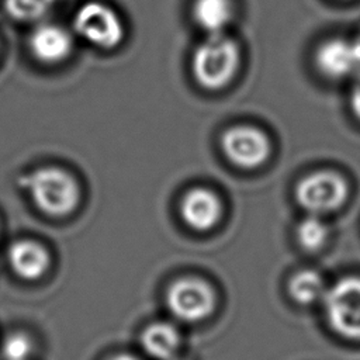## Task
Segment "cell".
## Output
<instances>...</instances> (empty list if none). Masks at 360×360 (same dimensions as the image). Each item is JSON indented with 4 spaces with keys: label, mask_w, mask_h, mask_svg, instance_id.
Returning <instances> with one entry per match:
<instances>
[{
    "label": "cell",
    "mask_w": 360,
    "mask_h": 360,
    "mask_svg": "<svg viewBox=\"0 0 360 360\" xmlns=\"http://www.w3.org/2000/svg\"><path fill=\"white\" fill-rule=\"evenodd\" d=\"M34 205L49 217L70 214L79 200L80 190L75 177L58 166H41L18 180Z\"/></svg>",
    "instance_id": "obj_1"
},
{
    "label": "cell",
    "mask_w": 360,
    "mask_h": 360,
    "mask_svg": "<svg viewBox=\"0 0 360 360\" xmlns=\"http://www.w3.org/2000/svg\"><path fill=\"white\" fill-rule=\"evenodd\" d=\"M239 46L228 35H208L193 53L191 69L197 83L217 90L228 84L239 68Z\"/></svg>",
    "instance_id": "obj_2"
},
{
    "label": "cell",
    "mask_w": 360,
    "mask_h": 360,
    "mask_svg": "<svg viewBox=\"0 0 360 360\" xmlns=\"http://www.w3.org/2000/svg\"><path fill=\"white\" fill-rule=\"evenodd\" d=\"M72 25L82 39L103 49L117 46L124 37L120 15L114 8L100 1L82 4L73 15Z\"/></svg>",
    "instance_id": "obj_3"
},
{
    "label": "cell",
    "mask_w": 360,
    "mask_h": 360,
    "mask_svg": "<svg viewBox=\"0 0 360 360\" xmlns=\"http://www.w3.org/2000/svg\"><path fill=\"white\" fill-rule=\"evenodd\" d=\"M329 325L339 335L360 339V277H346L335 283L323 295Z\"/></svg>",
    "instance_id": "obj_4"
},
{
    "label": "cell",
    "mask_w": 360,
    "mask_h": 360,
    "mask_svg": "<svg viewBox=\"0 0 360 360\" xmlns=\"http://www.w3.org/2000/svg\"><path fill=\"white\" fill-rule=\"evenodd\" d=\"M346 180L329 170L311 173L301 179L295 187L298 204L308 212L318 215L338 210L347 197Z\"/></svg>",
    "instance_id": "obj_5"
},
{
    "label": "cell",
    "mask_w": 360,
    "mask_h": 360,
    "mask_svg": "<svg viewBox=\"0 0 360 360\" xmlns=\"http://www.w3.org/2000/svg\"><path fill=\"white\" fill-rule=\"evenodd\" d=\"M166 304L173 316L183 322L205 319L215 308L212 288L198 278H181L166 294Z\"/></svg>",
    "instance_id": "obj_6"
},
{
    "label": "cell",
    "mask_w": 360,
    "mask_h": 360,
    "mask_svg": "<svg viewBox=\"0 0 360 360\" xmlns=\"http://www.w3.org/2000/svg\"><path fill=\"white\" fill-rule=\"evenodd\" d=\"M221 148L229 162L243 169L257 167L270 155V141L259 128L235 125L221 136Z\"/></svg>",
    "instance_id": "obj_7"
},
{
    "label": "cell",
    "mask_w": 360,
    "mask_h": 360,
    "mask_svg": "<svg viewBox=\"0 0 360 360\" xmlns=\"http://www.w3.org/2000/svg\"><path fill=\"white\" fill-rule=\"evenodd\" d=\"M318 70L329 79H346L360 73V44L356 38L335 37L322 42L315 52Z\"/></svg>",
    "instance_id": "obj_8"
},
{
    "label": "cell",
    "mask_w": 360,
    "mask_h": 360,
    "mask_svg": "<svg viewBox=\"0 0 360 360\" xmlns=\"http://www.w3.org/2000/svg\"><path fill=\"white\" fill-rule=\"evenodd\" d=\"M27 45L35 60L44 65H56L70 55L73 39L65 27L42 22L32 28Z\"/></svg>",
    "instance_id": "obj_9"
},
{
    "label": "cell",
    "mask_w": 360,
    "mask_h": 360,
    "mask_svg": "<svg viewBox=\"0 0 360 360\" xmlns=\"http://www.w3.org/2000/svg\"><path fill=\"white\" fill-rule=\"evenodd\" d=\"M180 210L188 226L195 231H208L221 217V201L214 191L195 187L186 193Z\"/></svg>",
    "instance_id": "obj_10"
},
{
    "label": "cell",
    "mask_w": 360,
    "mask_h": 360,
    "mask_svg": "<svg viewBox=\"0 0 360 360\" xmlns=\"http://www.w3.org/2000/svg\"><path fill=\"white\" fill-rule=\"evenodd\" d=\"M8 263L24 280H37L48 270L49 255L44 246L32 240H18L8 248Z\"/></svg>",
    "instance_id": "obj_11"
},
{
    "label": "cell",
    "mask_w": 360,
    "mask_h": 360,
    "mask_svg": "<svg viewBox=\"0 0 360 360\" xmlns=\"http://www.w3.org/2000/svg\"><path fill=\"white\" fill-rule=\"evenodd\" d=\"M143 350L156 360H169L176 356L180 346V333L172 323L155 322L141 335Z\"/></svg>",
    "instance_id": "obj_12"
},
{
    "label": "cell",
    "mask_w": 360,
    "mask_h": 360,
    "mask_svg": "<svg viewBox=\"0 0 360 360\" xmlns=\"http://www.w3.org/2000/svg\"><path fill=\"white\" fill-rule=\"evenodd\" d=\"M193 18L208 35L222 34L233 18V4L231 0H195Z\"/></svg>",
    "instance_id": "obj_13"
},
{
    "label": "cell",
    "mask_w": 360,
    "mask_h": 360,
    "mask_svg": "<svg viewBox=\"0 0 360 360\" xmlns=\"http://www.w3.org/2000/svg\"><path fill=\"white\" fill-rule=\"evenodd\" d=\"M290 295L300 304H314L325 295V284L322 277L312 270H302L297 273L288 284Z\"/></svg>",
    "instance_id": "obj_14"
},
{
    "label": "cell",
    "mask_w": 360,
    "mask_h": 360,
    "mask_svg": "<svg viewBox=\"0 0 360 360\" xmlns=\"http://www.w3.org/2000/svg\"><path fill=\"white\" fill-rule=\"evenodd\" d=\"M58 0H4L6 13L17 21H38Z\"/></svg>",
    "instance_id": "obj_15"
},
{
    "label": "cell",
    "mask_w": 360,
    "mask_h": 360,
    "mask_svg": "<svg viewBox=\"0 0 360 360\" xmlns=\"http://www.w3.org/2000/svg\"><path fill=\"white\" fill-rule=\"evenodd\" d=\"M328 238L326 225L316 217L309 215L304 218L297 228V239L300 245L307 250L319 249Z\"/></svg>",
    "instance_id": "obj_16"
},
{
    "label": "cell",
    "mask_w": 360,
    "mask_h": 360,
    "mask_svg": "<svg viewBox=\"0 0 360 360\" xmlns=\"http://www.w3.org/2000/svg\"><path fill=\"white\" fill-rule=\"evenodd\" d=\"M31 352L32 343L30 338L21 332H14L6 336L0 347L3 360H28Z\"/></svg>",
    "instance_id": "obj_17"
},
{
    "label": "cell",
    "mask_w": 360,
    "mask_h": 360,
    "mask_svg": "<svg viewBox=\"0 0 360 360\" xmlns=\"http://www.w3.org/2000/svg\"><path fill=\"white\" fill-rule=\"evenodd\" d=\"M350 107L354 117L360 121V73L354 76V83L350 91Z\"/></svg>",
    "instance_id": "obj_18"
},
{
    "label": "cell",
    "mask_w": 360,
    "mask_h": 360,
    "mask_svg": "<svg viewBox=\"0 0 360 360\" xmlns=\"http://www.w3.org/2000/svg\"><path fill=\"white\" fill-rule=\"evenodd\" d=\"M110 360H139V359H136L134 356H129V354H118V356H115Z\"/></svg>",
    "instance_id": "obj_19"
},
{
    "label": "cell",
    "mask_w": 360,
    "mask_h": 360,
    "mask_svg": "<svg viewBox=\"0 0 360 360\" xmlns=\"http://www.w3.org/2000/svg\"><path fill=\"white\" fill-rule=\"evenodd\" d=\"M354 38H356V39H357V41H359V44H360V31H359V34H357V35H356V37H354Z\"/></svg>",
    "instance_id": "obj_20"
},
{
    "label": "cell",
    "mask_w": 360,
    "mask_h": 360,
    "mask_svg": "<svg viewBox=\"0 0 360 360\" xmlns=\"http://www.w3.org/2000/svg\"><path fill=\"white\" fill-rule=\"evenodd\" d=\"M169 360H180V359H177V357L174 356V357H172V359H169Z\"/></svg>",
    "instance_id": "obj_21"
}]
</instances>
